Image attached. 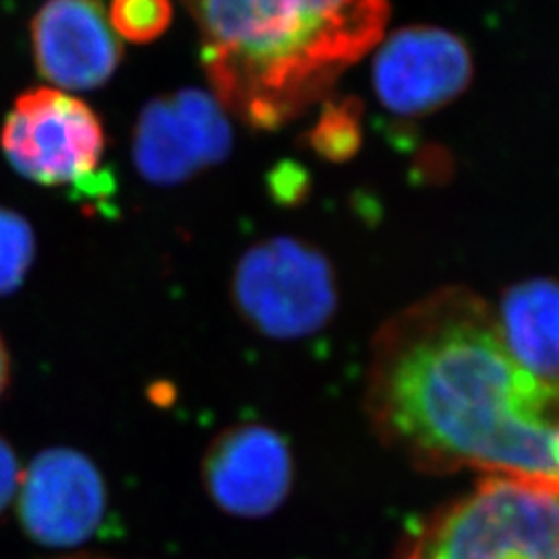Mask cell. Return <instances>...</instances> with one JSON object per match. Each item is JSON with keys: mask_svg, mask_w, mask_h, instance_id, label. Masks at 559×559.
I'll list each match as a JSON object with an SVG mask.
<instances>
[{"mask_svg": "<svg viewBox=\"0 0 559 559\" xmlns=\"http://www.w3.org/2000/svg\"><path fill=\"white\" fill-rule=\"evenodd\" d=\"M369 423L423 473L559 479V381L531 376L496 311L468 288H441L383 323L365 390Z\"/></svg>", "mask_w": 559, "mask_h": 559, "instance_id": "cell-1", "label": "cell"}, {"mask_svg": "<svg viewBox=\"0 0 559 559\" xmlns=\"http://www.w3.org/2000/svg\"><path fill=\"white\" fill-rule=\"evenodd\" d=\"M216 100L253 129H280L376 50L388 0H182Z\"/></svg>", "mask_w": 559, "mask_h": 559, "instance_id": "cell-2", "label": "cell"}, {"mask_svg": "<svg viewBox=\"0 0 559 559\" xmlns=\"http://www.w3.org/2000/svg\"><path fill=\"white\" fill-rule=\"evenodd\" d=\"M396 559H559V479L489 475L423 520Z\"/></svg>", "mask_w": 559, "mask_h": 559, "instance_id": "cell-3", "label": "cell"}, {"mask_svg": "<svg viewBox=\"0 0 559 559\" xmlns=\"http://www.w3.org/2000/svg\"><path fill=\"white\" fill-rule=\"evenodd\" d=\"M233 299L240 318L274 340L313 336L338 309V284L330 260L302 240H263L235 270Z\"/></svg>", "mask_w": 559, "mask_h": 559, "instance_id": "cell-4", "label": "cell"}, {"mask_svg": "<svg viewBox=\"0 0 559 559\" xmlns=\"http://www.w3.org/2000/svg\"><path fill=\"white\" fill-rule=\"evenodd\" d=\"M0 143L11 166L27 179L90 193L96 189L106 135L96 112L75 96L50 87L21 94Z\"/></svg>", "mask_w": 559, "mask_h": 559, "instance_id": "cell-5", "label": "cell"}, {"mask_svg": "<svg viewBox=\"0 0 559 559\" xmlns=\"http://www.w3.org/2000/svg\"><path fill=\"white\" fill-rule=\"evenodd\" d=\"M475 75L466 41L436 25H408L381 38L373 57V90L399 117H425L460 98Z\"/></svg>", "mask_w": 559, "mask_h": 559, "instance_id": "cell-6", "label": "cell"}, {"mask_svg": "<svg viewBox=\"0 0 559 559\" xmlns=\"http://www.w3.org/2000/svg\"><path fill=\"white\" fill-rule=\"evenodd\" d=\"M233 129L216 96L182 90L150 102L133 135V160L156 185H179L230 154Z\"/></svg>", "mask_w": 559, "mask_h": 559, "instance_id": "cell-7", "label": "cell"}, {"mask_svg": "<svg viewBox=\"0 0 559 559\" xmlns=\"http://www.w3.org/2000/svg\"><path fill=\"white\" fill-rule=\"evenodd\" d=\"M20 485L21 524L29 539L46 547L80 545L98 531L106 514L100 471L75 450L41 452Z\"/></svg>", "mask_w": 559, "mask_h": 559, "instance_id": "cell-8", "label": "cell"}, {"mask_svg": "<svg viewBox=\"0 0 559 559\" xmlns=\"http://www.w3.org/2000/svg\"><path fill=\"white\" fill-rule=\"evenodd\" d=\"M293 475L288 443L261 423L228 427L203 460L210 498L240 519H263L278 510L290 493Z\"/></svg>", "mask_w": 559, "mask_h": 559, "instance_id": "cell-9", "label": "cell"}, {"mask_svg": "<svg viewBox=\"0 0 559 559\" xmlns=\"http://www.w3.org/2000/svg\"><path fill=\"white\" fill-rule=\"evenodd\" d=\"M38 71L64 90H96L122 59L100 0H48L32 21Z\"/></svg>", "mask_w": 559, "mask_h": 559, "instance_id": "cell-10", "label": "cell"}, {"mask_svg": "<svg viewBox=\"0 0 559 559\" xmlns=\"http://www.w3.org/2000/svg\"><path fill=\"white\" fill-rule=\"evenodd\" d=\"M496 320L508 350L531 376L559 381V282L514 284L503 293Z\"/></svg>", "mask_w": 559, "mask_h": 559, "instance_id": "cell-11", "label": "cell"}, {"mask_svg": "<svg viewBox=\"0 0 559 559\" xmlns=\"http://www.w3.org/2000/svg\"><path fill=\"white\" fill-rule=\"evenodd\" d=\"M359 100L344 98V100H328L321 108L320 119L307 133L309 147L325 160L346 162L357 156L360 141H362V127H360Z\"/></svg>", "mask_w": 559, "mask_h": 559, "instance_id": "cell-12", "label": "cell"}, {"mask_svg": "<svg viewBox=\"0 0 559 559\" xmlns=\"http://www.w3.org/2000/svg\"><path fill=\"white\" fill-rule=\"evenodd\" d=\"M36 253L32 226L17 212L0 207V297L17 290Z\"/></svg>", "mask_w": 559, "mask_h": 559, "instance_id": "cell-13", "label": "cell"}, {"mask_svg": "<svg viewBox=\"0 0 559 559\" xmlns=\"http://www.w3.org/2000/svg\"><path fill=\"white\" fill-rule=\"evenodd\" d=\"M173 21L170 0H112L110 25L124 40L135 44L154 41Z\"/></svg>", "mask_w": 559, "mask_h": 559, "instance_id": "cell-14", "label": "cell"}, {"mask_svg": "<svg viewBox=\"0 0 559 559\" xmlns=\"http://www.w3.org/2000/svg\"><path fill=\"white\" fill-rule=\"evenodd\" d=\"M21 471L17 454L0 438V512L15 498L20 489Z\"/></svg>", "mask_w": 559, "mask_h": 559, "instance_id": "cell-15", "label": "cell"}, {"mask_svg": "<svg viewBox=\"0 0 559 559\" xmlns=\"http://www.w3.org/2000/svg\"><path fill=\"white\" fill-rule=\"evenodd\" d=\"M9 378H11V360H9V353H7V346L0 338V399L9 385Z\"/></svg>", "mask_w": 559, "mask_h": 559, "instance_id": "cell-16", "label": "cell"}]
</instances>
